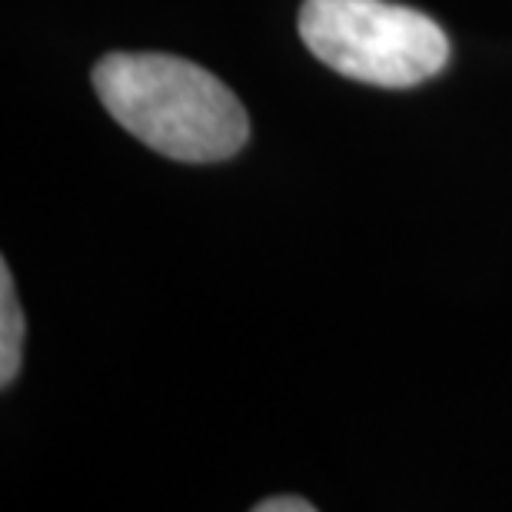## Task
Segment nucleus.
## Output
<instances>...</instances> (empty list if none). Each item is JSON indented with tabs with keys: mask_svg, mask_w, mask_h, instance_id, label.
I'll return each mask as SVG.
<instances>
[{
	"mask_svg": "<svg viewBox=\"0 0 512 512\" xmlns=\"http://www.w3.org/2000/svg\"><path fill=\"white\" fill-rule=\"evenodd\" d=\"M94 90L120 127L170 160L217 163L250 137L233 90L183 57L107 54L94 67Z\"/></svg>",
	"mask_w": 512,
	"mask_h": 512,
	"instance_id": "f257e3e1",
	"label": "nucleus"
},
{
	"mask_svg": "<svg viewBox=\"0 0 512 512\" xmlns=\"http://www.w3.org/2000/svg\"><path fill=\"white\" fill-rule=\"evenodd\" d=\"M300 37L336 74L389 90L423 84L449 60L443 27L389 0H306Z\"/></svg>",
	"mask_w": 512,
	"mask_h": 512,
	"instance_id": "f03ea898",
	"label": "nucleus"
},
{
	"mask_svg": "<svg viewBox=\"0 0 512 512\" xmlns=\"http://www.w3.org/2000/svg\"><path fill=\"white\" fill-rule=\"evenodd\" d=\"M20 350H24V313H20L14 276L10 266L0 263V383L10 386L20 370Z\"/></svg>",
	"mask_w": 512,
	"mask_h": 512,
	"instance_id": "7ed1b4c3",
	"label": "nucleus"
},
{
	"mask_svg": "<svg viewBox=\"0 0 512 512\" xmlns=\"http://www.w3.org/2000/svg\"><path fill=\"white\" fill-rule=\"evenodd\" d=\"M256 512H313V503L300 496H273L256 503Z\"/></svg>",
	"mask_w": 512,
	"mask_h": 512,
	"instance_id": "20e7f679",
	"label": "nucleus"
}]
</instances>
